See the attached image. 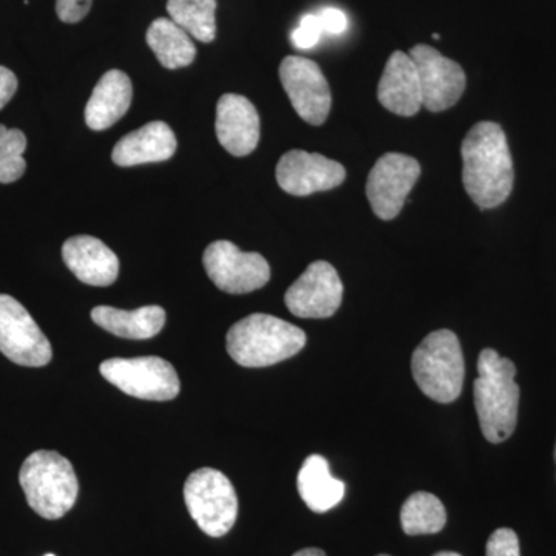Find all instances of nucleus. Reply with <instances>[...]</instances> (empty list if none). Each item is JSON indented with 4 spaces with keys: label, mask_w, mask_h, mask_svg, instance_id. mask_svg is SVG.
<instances>
[{
    "label": "nucleus",
    "mask_w": 556,
    "mask_h": 556,
    "mask_svg": "<svg viewBox=\"0 0 556 556\" xmlns=\"http://www.w3.org/2000/svg\"><path fill=\"white\" fill-rule=\"evenodd\" d=\"M204 269L215 287L228 294H249L265 287L270 278L269 263L257 252H241L230 241L208 244L203 255Z\"/></svg>",
    "instance_id": "nucleus-8"
},
{
    "label": "nucleus",
    "mask_w": 556,
    "mask_h": 556,
    "mask_svg": "<svg viewBox=\"0 0 556 556\" xmlns=\"http://www.w3.org/2000/svg\"><path fill=\"white\" fill-rule=\"evenodd\" d=\"M485 556H521L517 533L511 529H497L486 541Z\"/></svg>",
    "instance_id": "nucleus-27"
},
{
    "label": "nucleus",
    "mask_w": 556,
    "mask_h": 556,
    "mask_svg": "<svg viewBox=\"0 0 556 556\" xmlns=\"http://www.w3.org/2000/svg\"><path fill=\"white\" fill-rule=\"evenodd\" d=\"M300 496L316 514H325L345 496V484L332 477L328 460L320 455L306 457L298 477Z\"/></svg>",
    "instance_id": "nucleus-21"
},
{
    "label": "nucleus",
    "mask_w": 556,
    "mask_h": 556,
    "mask_svg": "<svg viewBox=\"0 0 556 556\" xmlns=\"http://www.w3.org/2000/svg\"><path fill=\"white\" fill-rule=\"evenodd\" d=\"M433 556H463L459 554H456V552H438L437 555Z\"/></svg>",
    "instance_id": "nucleus-32"
},
{
    "label": "nucleus",
    "mask_w": 556,
    "mask_h": 556,
    "mask_svg": "<svg viewBox=\"0 0 556 556\" xmlns=\"http://www.w3.org/2000/svg\"><path fill=\"white\" fill-rule=\"evenodd\" d=\"M412 371L417 387L431 401H456L463 391L466 364L455 332L439 329L428 334L413 353Z\"/></svg>",
    "instance_id": "nucleus-5"
},
{
    "label": "nucleus",
    "mask_w": 556,
    "mask_h": 556,
    "mask_svg": "<svg viewBox=\"0 0 556 556\" xmlns=\"http://www.w3.org/2000/svg\"><path fill=\"white\" fill-rule=\"evenodd\" d=\"M343 283L338 270L328 262L311 263L288 289L285 303L295 317L328 318L342 305Z\"/></svg>",
    "instance_id": "nucleus-12"
},
{
    "label": "nucleus",
    "mask_w": 556,
    "mask_h": 556,
    "mask_svg": "<svg viewBox=\"0 0 556 556\" xmlns=\"http://www.w3.org/2000/svg\"><path fill=\"white\" fill-rule=\"evenodd\" d=\"M217 0H169L167 13L189 36L208 43L217 36Z\"/></svg>",
    "instance_id": "nucleus-24"
},
{
    "label": "nucleus",
    "mask_w": 556,
    "mask_h": 556,
    "mask_svg": "<svg viewBox=\"0 0 556 556\" xmlns=\"http://www.w3.org/2000/svg\"><path fill=\"white\" fill-rule=\"evenodd\" d=\"M409 58L415 62L419 75L424 108L434 113L444 112L460 100L467 79L457 62L424 43L413 47Z\"/></svg>",
    "instance_id": "nucleus-13"
},
{
    "label": "nucleus",
    "mask_w": 556,
    "mask_h": 556,
    "mask_svg": "<svg viewBox=\"0 0 556 556\" xmlns=\"http://www.w3.org/2000/svg\"><path fill=\"white\" fill-rule=\"evenodd\" d=\"M0 351L22 367H46L53 357L35 318L11 295L0 294Z\"/></svg>",
    "instance_id": "nucleus-9"
},
{
    "label": "nucleus",
    "mask_w": 556,
    "mask_h": 556,
    "mask_svg": "<svg viewBox=\"0 0 556 556\" xmlns=\"http://www.w3.org/2000/svg\"><path fill=\"white\" fill-rule=\"evenodd\" d=\"M380 104L399 116H413L422 108V90L415 62L404 51H394L379 80Z\"/></svg>",
    "instance_id": "nucleus-17"
},
{
    "label": "nucleus",
    "mask_w": 556,
    "mask_h": 556,
    "mask_svg": "<svg viewBox=\"0 0 556 556\" xmlns=\"http://www.w3.org/2000/svg\"><path fill=\"white\" fill-rule=\"evenodd\" d=\"M27 138L20 129H9L0 124V182L10 185L24 177Z\"/></svg>",
    "instance_id": "nucleus-25"
},
{
    "label": "nucleus",
    "mask_w": 556,
    "mask_h": 556,
    "mask_svg": "<svg viewBox=\"0 0 556 556\" xmlns=\"http://www.w3.org/2000/svg\"><path fill=\"white\" fill-rule=\"evenodd\" d=\"M292 556H327L324 551H320V548H303V551L298 552V554H294Z\"/></svg>",
    "instance_id": "nucleus-31"
},
{
    "label": "nucleus",
    "mask_w": 556,
    "mask_h": 556,
    "mask_svg": "<svg viewBox=\"0 0 556 556\" xmlns=\"http://www.w3.org/2000/svg\"><path fill=\"white\" fill-rule=\"evenodd\" d=\"M280 79L289 101L300 118L311 126H321L331 110V90L316 62L288 56L280 64Z\"/></svg>",
    "instance_id": "nucleus-11"
},
{
    "label": "nucleus",
    "mask_w": 556,
    "mask_h": 556,
    "mask_svg": "<svg viewBox=\"0 0 556 556\" xmlns=\"http://www.w3.org/2000/svg\"><path fill=\"white\" fill-rule=\"evenodd\" d=\"M401 525L409 536L433 535L447 525V511L438 496L427 492L413 493L402 506Z\"/></svg>",
    "instance_id": "nucleus-23"
},
{
    "label": "nucleus",
    "mask_w": 556,
    "mask_h": 556,
    "mask_svg": "<svg viewBox=\"0 0 556 556\" xmlns=\"http://www.w3.org/2000/svg\"><path fill=\"white\" fill-rule=\"evenodd\" d=\"M305 345L303 329L269 314L241 318L226 338L229 356L247 368L270 367L295 356Z\"/></svg>",
    "instance_id": "nucleus-3"
},
{
    "label": "nucleus",
    "mask_w": 556,
    "mask_h": 556,
    "mask_svg": "<svg viewBox=\"0 0 556 556\" xmlns=\"http://www.w3.org/2000/svg\"><path fill=\"white\" fill-rule=\"evenodd\" d=\"M420 177V164L402 153L380 156L368 175L367 197L380 219L396 218Z\"/></svg>",
    "instance_id": "nucleus-10"
},
{
    "label": "nucleus",
    "mask_w": 556,
    "mask_h": 556,
    "mask_svg": "<svg viewBox=\"0 0 556 556\" xmlns=\"http://www.w3.org/2000/svg\"><path fill=\"white\" fill-rule=\"evenodd\" d=\"M463 181L468 197L481 208L503 204L514 189L515 172L503 127L482 121L464 138Z\"/></svg>",
    "instance_id": "nucleus-1"
},
{
    "label": "nucleus",
    "mask_w": 556,
    "mask_h": 556,
    "mask_svg": "<svg viewBox=\"0 0 556 556\" xmlns=\"http://www.w3.org/2000/svg\"><path fill=\"white\" fill-rule=\"evenodd\" d=\"M219 144L230 155L247 156L257 149L260 141V116L248 98L240 94H223L217 104L215 123Z\"/></svg>",
    "instance_id": "nucleus-15"
},
{
    "label": "nucleus",
    "mask_w": 556,
    "mask_h": 556,
    "mask_svg": "<svg viewBox=\"0 0 556 556\" xmlns=\"http://www.w3.org/2000/svg\"><path fill=\"white\" fill-rule=\"evenodd\" d=\"M91 320L118 338L144 340L160 334L166 324V311L156 305L142 306L135 311L97 306L91 309Z\"/></svg>",
    "instance_id": "nucleus-20"
},
{
    "label": "nucleus",
    "mask_w": 556,
    "mask_h": 556,
    "mask_svg": "<svg viewBox=\"0 0 556 556\" xmlns=\"http://www.w3.org/2000/svg\"><path fill=\"white\" fill-rule=\"evenodd\" d=\"M146 40L164 68L188 67L195 61V43L189 38L188 33L172 20L160 17L153 21L146 33Z\"/></svg>",
    "instance_id": "nucleus-22"
},
{
    "label": "nucleus",
    "mask_w": 556,
    "mask_h": 556,
    "mask_svg": "<svg viewBox=\"0 0 556 556\" xmlns=\"http://www.w3.org/2000/svg\"><path fill=\"white\" fill-rule=\"evenodd\" d=\"M555 460H556V445H555Z\"/></svg>",
    "instance_id": "nucleus-34"
},
{
    "label": "nucleus",
    "mask_w": 556,
    "mask_h": 556,
    "mask_svg": "<svg viewBox=\"0 0 556 556\" xmlns=\"http://www.w3.org/2000/svg\"><path fill=\"white\" fill-rule=\"evenodd\" d=\"M20 482L28 506L50 521L67 515L79 493L75 468L67 457L49 450H39L25 459Z\"/></svg>",
    "instance_id": "nucleus-4"
},
{
    "label": "nucleus",
    "mask_w": 556,
    "mask_h": 556,
    "mask_svg": "<svg viewBox=\"0 0 556 556\" xmlns=\"http://www.w3.org/2000/svg\"><path fill=\"white\" fill-rule=\"evenodd\" d=\"M185 503L190 517L206 535L225 536L239 515V500L232 482L215 468H200L186 481Z\"/></svg>",
    "instance_id": "nucleus-6"
},
{
    "label": "nucleus",
    "mask_w": 556,
    "mask_h": 556,
    "mask_svg": "<svg viewBox=\"0 0 556 556\" xmlns=\"http://www.w3.org/2000/svg\"><path fill=\"white\" fill-rule=\"evenodd\" d=\"M324 30H321L320 21L317 14H306L300 21V25L292 31V43L300 50H311L317 46Z\"/></svg>",
    "instance_id": "nucleus-26"
},
{
    "label": "nucleus",
    "mask_w": 556,
    "mask_h": 556,
    "mask_svg": "<svg viewBox=\"0 0 556 556\" xmlns=\"http://www.w3.org/2000/svg\"><path fill=\"white\" fill-rule=\"evenodd\" d=\"M17 91V78L10 68L0 65V110L5 108Z\"/></svg>",
    "instance_id": "nucleus-30"
},
{
    "label": "nucleus",
    "mask_w": 556,
    "mask_h": 556,
    "mask_svg": "<svg viewBox=\"0 0 556 556\" xmlns=\"http://www.w3.org/2000/svg\"><path fill=\"white\" fill-rule=\"evenodd\" d=\"M134 87L126 73L109 70L94 87L86 105V123L89 129L102 131L115 126L130 109Z\"/></svg>",
    "instance_id": "nucleus-19"
},
{
    "label": "nucleus",
    "mask_w": 556,
    "mask_h": 556,
    "mask_svg": "<svg viewBox=\"0 0 556 556\" xmlns=\"http://www.w3.org/2000/svg\"><path fill=\"white\" fill-rule=\"evenodd\" d=\"M318 21H320L321 30L328 33V35L339 36L343 35L348 30V16L342 10L334 9V7H328L317 14Z\"/></svg>",
    "instance_id": "nucleus-29"
},
{
    "label": "nucleus",
    "mask_w": 556,
    "mask_h": 556,
    "mask_svg": "<svg viewBox=\"0 0 556 556\" xmlns=\"http://www.w3.org/2000/svg\"><path fill=\"white\" fill-rule=\"evenodd\" d=\"M90 9L91 0H56L58 17L65 24H78Z\"/></svg>",
    "instance_id": "nucleus-28"
},
{
    "label": "nucleus",
    "mask_w": 556,
    "mask_h": 556,
    "mask_svg": "<svg viewBox=\"0 0 556 556\" xmlns=\"http://www.w3.org/2000/svg\"><path fill=\"white\" fill-rule=\"evenodd\" d=\"M62 258L76 278L90 287H110L119 276L115 252L94 237H72L62 247Z\"/></svg>",
    "instance_id": "nucleus-16"
},
{
    "label": "nucleus",
    "mask_w": 556,
    "mask_h": 556,
    "mask_svg": "<svg viewBox=\"0 0 556 556\" xmlns=\"http://www.w3.org/2000/svg\"><path fill=\"white\" fill-rule=\"evenodd\" d=\"M46 556H56V555H53V554H49V555H46Z\"/></svg>",
    "instance_id": "nucleus-33"
},
{
    "label": "nucleus",
    "mask_w": 556,
    "mask_h": 556,
    "mask_svg": "<svg viewBox=\"0 0 556 556\" xmlns=\"http://www.w3.org/2000/svg\"><path fill=\"white\" fill-rule=\"evenodd\" d=\"M276 177L289 195L308 197L339 188L345 181L346 170L338 161L320 153L291 150L278 161Z\"/></svg>",
    "instance_id": "nucleus-14"
},
{
    "label": "nucleus",
    "mask_w": 556,
    "mask_h": 556,
    "mask_svg": "<svg viewBox=\"0 0 556 556\" xmlns=\"http://www.w3.org/2000/svg\"><path fill=\"white\" fill-rule=\"evenodd\" d=\"M479 378L473 383L475 407L482 434L501 444L514 434L518 422L519 386L517 367L510 358L486 348L478 358Z\"/></svg>",
    "instance_id": "nucleus-2"
},
{
    "label": "nucleus",
    "mask_w": 556,
    "mask_h": 556,
    "mask_svg": "<svg viewBox=\"0 0 556 556\" xmlns=\"http://www.w3.org/2000/svg\"><path fill=\"white\" fill-rule=\"evenodd\" d=\"M100 371L123 393L144 401H172L181 388L172 364L156 356L109 358L102 362Z\"/></svg>",
    "instance_id": "nucleus-7"
},
{
    "label": "nucleus",
    "mask_w": 556,
    "mask_h": 556,
    "mask_svg": "<svg viewBox=\"0 0 556 556\" xmlns=\"http://www.w3.org/2000/svg\"><path fill=\"white\" fill-rule=\"evenodd\" d=\"M175 152L177 138L174 130L163 121H153L119 139L113 149L112 160L116 166L131 167L170 160Z\"/></svg>",
    "instance_id": "nucleus-18"
},
{
    "label": "nucleus",
    "mask_w": 556,
    "mask_h": 556,
    "mask_svg": "<svg viewBox=\"0 0 556 556\" xmlns=\"http://www.w3.org/2000/svg\"><path fill=\"white\" fill-rule=\"evenodd\" d=\"M378 556H390V555H378Z\"/></svg>",
    "instance_id": "nucleus-35"
}]
</instances>
